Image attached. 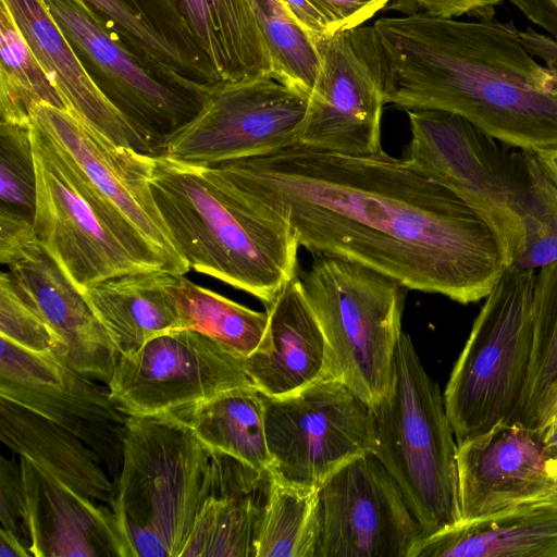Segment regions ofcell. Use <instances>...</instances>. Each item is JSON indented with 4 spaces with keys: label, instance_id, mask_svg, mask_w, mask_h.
Returning a JSON list of instances; mask_svg holds the SVG:
<instances>
[{
    "label": "cell",
    "instance_id": "d6a6232c",
    "mask_svg": "<svg viewBox=\"0 0 557 557\" xmlns=\"http://www.w3.org/2000/svg\"><path fill=\"white\" fill-rule=\"evenodd\" d=\"M160 75L185 89L207 84L197 65L143 10L136 0H85Z\"/></svg>",
    "mask_w": 557,
    "mask_h": 557
},
{
    "label": "cell",
    "instance_id": "7bdbcfd3",
    "mask_svg": "<svg viewBox=\"0 0 557 557\" xmlns=\"http://www.w3.org/2000/svg\"><path fill=\"white\" fill-rule=\"evenodd\" d=\"M557 41V0H508Z\"/></svg>",
    "mask_w": 557,
    "mask_h": 557
},
{
    "label": "cell",
    "instance_id": "7dc6e473",
    "mask_svg": "<svg viewBox=\"0 0 557 557\" xmlns=\"http://www.w3.org/2000/svg\"><path fill=\"white\" fill-rule=\"evenodd\" d=\"M542 443L548 457L557 462V420H553L541 433Z\"/></svg>",
    "mask_w": 557,
    "mask_h": 557
},
{
    "label": "cell",
    "instance_id": "f6af8a7d",
    "mask_svg": "<svg viewBox=\"0 0 557 557\" xmlns=\"http://www.w3.org/2000/svg\"><path fill=\"white\" fill-rule=\"evenodd\" d=\"M32 556L24 543L11 531L0 529V557Z\"/></svg>",
    "mask_w": 557,
    "mask_h": 557
},
{
    "label": "cell",
    "instance_id": "ba28073f",
    "mask_svg": "<svg viewBox=\"0 0 557 557\" xmlns=\"http://www.w3.org/2000/svg\"><path fill=\"white\" fill-rule=\"evenodd\" d=\"M535 274L507 267L474 320L443 393L457 445L510 422L521 399L533 350Z\"/></svg>",
    "mask_w": 557,
    "mask_h": 557
},
{
    "label": "cell",
    "instance_id": "5bb4252c",
    "mask_svg": "<svg viewBox=\"0 0 557 557\" xmlns=\"http://www.w3.org/2000/svg\"><path fill=\"white\" fill-rule=\"evenodd\" d=\"M30 137L37 174L35 232L78 290L153 270L123 245L53 139L32 119Z\"/></svg>",
    "mask_w": 557,
    "mask_h": 557
},
{
    "label": "cell",
    "instance_id": "681fc988",
    "mask_svg": "<svg viewBox=\"0 0 557 557\" xmlns=\"http://www.w3.org/2000/svg\"><path fill=\"white\" fill-rule=\"evenodd\" d=\"M555 472H556V478H557V462L555 465Z\"/></svg>",
    "mask_w": 557,
    "mask_h": 557
},
{
    "label": "cell",
    "instance_id": "5b68a950",
    "mask_svg": "<svg viewBox=\"0 0 557 557\" xmlns=\"http://www.w3.org/2000/svg\"><path fill=\"white\" fill-rule=\"evenodd\" d=\"M211 450L165 414L128 417L111 506L134 557H180L209 495Z\"/></svg>",
    "mask_w": 557,
    "mask_h": 557
},
{
    "label": "cell",
    "instance_id": "6da1fadb",
    "mask_svg": "<svg viewBox=\"0 0 557 557\" xmlns=\"http://www.w3.org/2000/svg\"><path fill=\"white\" fill-rule=\"evenodd\" d=\"M300 247L372 268L461 305L485 299L507 268L485 220L445 186L384 151L349 156L300 144L208 166Z\"/></svg>",
    "mask_w": 557,
    "mask_h": 557
},
{
    "label": "cell",
    "instance_id": "e0dca14e",
    "mask_svg": "<svg viewBox=\"0 0 557 557\" xmlns=\"http://www.w3.org/2000/svg\"><path fill=\"white\" fill-rule=\"evenodd\" d=\"M143 10L207 84L272 77L251 0H140Z\"/></svg>",
    "mask_w": 557,
    "mask_h": 557
},
{
    "label": "cell",
    "instance_id": "d6986e66",
    "mask_svg": "<svg viewBox=\"0 0 557 557\" xmlns=\"http://www.w3.org/2000/svg\"><path fill=\"white\" fill-rule=\"evenodd\" d=\"M27 545L35 557H134L108 505L97 504L20 457Z\"/></svg>",
    "mask_w": 557,
    "mask_h": 557
},
{
    "label": "cell",
    "instance_id": "836d02e7",
    "mask_svg": "<svg viewBox=\"0 0 557 557\" xmlns=\"http://www.w3.org/2000/svg\"><path fill=\"white\" fill-rule=\"evenodd\" d=\"M272 64V77L308 99L319 60L310 38L281 0H251Z\"/></svg>",
    "mask_w": 557,
    "mask_h": 557
},
{
    "label": "cell",
    "instance_id": "d590c367",
    "mask_svg": "<svg viewBox=\"0 0 557 557\" xmlns=\"http://www.w3.org/2000/svg\"><path fill=\"white\" fill-rule=\"evenodd\" d=\"M0 336L39 354L60 359L63 341L16 290L9 272L0 275Z\"/></svg>",
    "mask_w": 557,
    "mask_h": 557
},
{
    "label": "cell",
    "instance_id": "ac0fdd59",
    "mask_svg": "<svg viewBox=\"0 0 557 557\" xmlns=\"http://www.w3.org/2000/svg\"><path fill=\"white\" fill-rule=\"evenodd\" d=\"M457 467L461 521L539 500L557 482L541 434L513 422L459 444Z\"/></svg>",
    "mask_w": 557,
    "mask_h": 557
},
{
    "label": "cell",
    "instance_id": "484cf974",
    "mask_svg": "<svg viewBox=\"0 0 557 557\" xmlns=\"http://www.w3.org/2000/svg\"><path fill=\"white\" fill-rule=\"evenodd\" d=\"M0 438L13 453L79 494L113 505L114 483L102 468V459L90 447L53 422L3 397H0Z\"/></svg>",
    "mask_w": 557,
    "mask_h": 557
},
{
    "label": "cell",
    "instance_id": "44dd1931",
    "mask_svg": "<svg viewBox=\"0 0 557 557\" xmlns=\"http://www.w3.org/2000/svg\"><path fill=\"white\" fill-rule=\"evenodd\" d=\"M265 309L263 341L245 357L247 373L261 394L284 397L335 377L330 346L297 275Z\"/></svg>",
    "mask_w": 557,
    "mask_h": 557
},
{
    "label": "cell",
    "instance_id": "9a60e30c",
    "mask_svg": "<svg viewBox=\"0 0 557 557\" xmlns=\"http://www.w3.org/2000/svg\"><path fill=\"white\" fill-rule=\"evenodd\" d=\"M131 417L159 416L222 393L255 387L242 357L194 330H172L120 356L107 385Z\"/></svg>",
    "mask_w": 557,
    "mask_h": 557
},
{
    "label": "cell",
    "instance_id": "b9f144b4",
    "mask_svg": "<svg viewBox=\"0 0 557 557\" xmlns=\"http://www.w3.org/2000/svg\"><path fill=\"white\" fill-rule=\"evenodd\" d=\"M424 12L441 17H458L463 14L479 16L480 20H491L494 7L503 0H411Z\"/></svg>",
    "mask_w": 557,
    "mask_h": 557
},
{
    "label": "cell",
    "instance_id": "7a4b0ae2",
    "mask_svg": "<svg viewBox=\"0 0 557 557\" xmlns=\"http://www.w3.org/2000/svg\"><path fill=\"white\" fill-rule=\"evenodd\" d=\"M373 26L386 104L457 114L509 148L557 151V71L535 61L511 23L423 11Z\"/></svg>",
    "mask_w": 557,
    "mask_h": 557
},
{
    "label": "cell",
    "instance_id": "7402d4cb",
    "mask_svg": "<svg viewBox=\"0 0 557 557\" xmlns=\"http://www.w3.org/2000/svg\"><path fill=\"white\" fill-rule=\"evenodd\" d=\"M65 110L117 145L156 157L107 97L58 27L44 0H5Z\"/></svg>",
    "mask_w": 557,
    "mask_h": 557
},
{
    "label": "cell",
    "instance_id": "4fadbf2b",
    "mask_svg": "<svg viewBox=\"0 0 557 557\" xmlns=\"http://www.w3.org/2000/svg\"><path fill=\"white\" fill-rule=\"evenodd\" d=\"M308 99L271 77L208 84L196 115L164 144L197 166L267 156L299 143Z\"/></svg>",
    "mask_w": 557,
    "mask_h": 557
},
{
    "label": "cell",
    "instance_id": "74e56055",
    "mask_svg": "<svg viewBox=\"0 0 557 557\" xmlns=\"http://www.w3.org/2000/svg\"><path fill=\"white\" fill-rule=\"evenodd\" d=\"M0 491L1 528L13 532L28 549L25 530V499L20 463L17 466L4 457L1 458L0 466Z\"/></svg>",
    "mask_w": 557,
    "mask_h": 557
},
{
    "label": "cell",
    "instance_id": "8992f818",
    "mask_svg": "<svg viewBox=\"0 0 557 557\" xmlns=\"http://www.w3.org/2000/svg\"><path fill=\"white\" fill-rule=\"evenodd\" d=\"M313 256L297 276L330 346L335 377L373 408L391 386L408 288L359 262Z\"/></svg>",
    "mask_w": 557,
    "mask_h": 557
},
{
    "label": "cell",
    "instance_id": "60d3db41",
    "mask_svg": "<svg viewBox=\"0 0 557 557\" xmlns=\"http://www.w3.org/2000/svg\"><path fill=\"white\" fill-rule=\"evenodd\" d=\"M283 5L314 47L336 32L333 24L311 0H281Z\"/></svg>",
    "mask_w": 557,
    "mask_h": 557
},
{
    "label": "cell",
    "instance_id": "f35d334b",
    "mask_svg": "<svg viewBox=\"0 0 557 557\" xmlns=\"http://www.w3.org/2000/svg\"><path fill=\"white\" fill-rule=\"evenodd\" d=\"M41 244L35 232L34 221L0 212V262L11 265L25 258Z\"/></svg>",
    "mask_w": 557,
    "mask_h": 557
},
{
    "label": "cell",
    "instance_id": "52a82bcc",
    "mask_svg": "<svg viewBox=\"0 0 557 557\" xmlns=\"http://www.w3.org/2000/svg\"><path fill=\"white\" fill-rule=\"evenodd\" d=\"M407 114L410 139L403 159L474 209L496 235L507 267L515 265L527 248V152L503 145L454 113Z\"/></svg>",
    "mask_w": 557,
    "mask_h": 557
},
{
    "label": "cell",
    "instance_id": "ee69618b",
    "mask_svg": "<svg viewBox=\"0 0 557 557\" xmlns=\"http://www.w3.org/2000/svg\"><path fill=\"white\" fill-rule=\"evenodd\" d=\"M519 37L533 57H540L546 61L548 67L557 71V41L554 38L539 34L532 28L519 30Z\"/></svg>",
    "mask_w": 557,
    "mask_h": 557
},
{
    "label": "cell",
    "instance_id": "83f0119b",
    "mask_svg": "<svg viewBox=\"0 0 557 557\" xmlns=\"http://www.w3.org/2000/svg\"><path fill=\"white\" fill-rule=\"evenodd\" d=\"M532 315L530 369L510 422L541 434L557 411V259L535 274Z\"/></svg>",
    "mask_w": 557,
    "mask_h": 557
},
{
    "label": "cell",
    "instance_id": "c3c4849f",
    "mask_svg": "<svg viewBox=\"0 0 557 557\" xmlns=\"http://www.w3.org/2000/svg\"><path fill=\"white\" fill-rule=\"evenodd\" d=\"M539 500H548V502L557 503V482H556V485L553 488V491L548 495H546L545 497H543Z\"/></svg>",
    "mask_w": 557,
    "mask_h": 557
},
{
    "label": "cell",
    "instance_id": "8fae6325",
    "mask_svg": "<svg viewBox=\"0 0 557 557\" xmlns=\"http://www.w3.org/2000/svg\"><path fill=\"white\" fill-rule=\"evenodd\" d=\"M262 397L268 473L285 482L321 487L341 467L374 449L372 408L336 377L293 395Z\"/></svg>",
    "mask_w": 557,
    "mask_h": 557
},
{
    "label": "cell",
    "instance_id": "e575fe53",
    "mask_svg": "<svg viewBox=\"0 0 557 557\" xmlns=\"http://www.w3.org/2000/svg\"><path fill=\"white\" fill-rule=\"evenodd\" d=\"M37 174L30 125L0 122V212L34 221Z\"/></svg>",
    "mask_w": 557,
    "mask_h": 557
},
{
    "label": "cell",
    "instance_id": "bcb514c9",
    "mask_svg": "<svg viewBox=\"0 0 557 557\" xmlns=\"http://www.w3.org/2000/svg\"><path fill=\"white\" fill-rule=\"evenodd\" d=\"M534 156L541 172L557 196V151H542Z\"/></svg>",
    "mask_w": 557,
    "mask_h": 557
},
{
    "label": "cell",
    "instance_id": "f1b7e54d",
    "mask_svg": "<svg viewBox=\"0 0 557 557\" xmlns=\"http://www.w3.org/2000/svg\"><path fill=\"white\" fill-rule=\"evenodd\" d=\"M267 488L211 491L180 557H257Z\"/></svg>",
    "mask_w": 557,
    "mask_h": 557
},
{
    "label": "cell",
    "instance_id": "277c9868",
    "mask_svg": "<svg viewBox=\"0 0 557 557\" xmlns=\"http://www.w3.org/2000/svg\"><path fill=\"white\" fill-rule=\"evenodd\" d=\"M372 411V453L397 483L424 536L459 523L458 445L444 395L404 332L389 389Z\"/></svg>",
    "mask_w": 557,
    "mask_h": 557
},
{
    "label": "cell",
    "instance_id": "f546056e",
    "mask_svg": "<svg viewBox=\"0 0 557 557\" xmlns=\"http://www.w3.org/2000/svg\"><path fill=\"white\" fill-rule=\"evenodd\" d=\"M269 474L257 557H317L322 529L320 487Z\"/></svg>",
    "mask_w": 557,
    "mask_h": 557
},
{
    "label": "cell",
    "instance_id": "3957f363",
    "mask_svg": "<svg viewBox=\"0 0 557 557\" xmlns=\"http://www.w3.org/2000/svg\"><path fill=\"white\" fill-rule=\"evenodd\" d=\"M150 187L190 270L270 305L298 273L290 226L242 199L209 168L154 157Z\"/></svg>",
    "mask_w": 557,
    "mask_h": 557
},
{
    "label": "cell",
    "instance_id": "ffe728a7",
    "mask_svg": "<svg viewBox=\"0 0 557 557\" xmlns=\"http://www.w3.org/2000/svg\"><path fill=\"white\" fill-rule=\"evenodd\" d=\"M8 268L18 294L63 341L59 360L108 385L120 355L62 268L41 245Z\"/></svg>",
    "mask_w": 557,
    "mask_h": 557
},
{
    "label": "cell",
    "instance_id": "cb8c5ba5",
    "mask_svg": "<svg viewBox=\"0 0 557 557\" xmlns=\"http://www.w3.org/2000/svg\"><path fill=\"white\" fill-rule=\"evenodd\" d=\"M408 557H557V503L519 504L421 537Z\"/></svg>",
    "mask_w": 557,
    "mask_h": 557
},
{
    "label": "cell",
    "instance_id": "30bf717a",
    "mask_svg": "<svg viewBox=\"0 0 557 557\" xmlns=\"http://www.w3.org/2000/svg\"><path fill=\"white\" fill-rule=\"evenodd\" d=\"M44 1L98 86L160 156L199 111L205 87L191 91L164 78L85 0Z\"/></svg>",
    "mask_w": 557,
    "mask_h": 557
},
{
    "label": "cell",
    "instance_id": "2e32d148",
    "mask_svg": "<svg viewBox=\"0 0 557 557\" xmlns=\"http://www.w3.org/2000/svg\"><path fill=\"white\" fill-rule=\"evenodd\" d=\"M317 557H408L424 532L389 472L369 451L320 487Z\"/></svg>",
    "mask_w": 557,
    "mask_h": 557
},
{
    "label": "cell",
    "instance_id": "ab89813d",
    "mask_svg": "<svg viewBox=\"0 0 557 557\" xmlns=\"http://www.w3.org/2000/svg\"><path fill=\"white\" fill-rule=\"evenodd\" d=\"M391 0H311L336 32L362 26Z\"/></svg>",
    "mask_w": 557,
    "mask_h": 557
},
{
    "label": "cell",
    "instance_id": "4dcf8cb0",
    "mask_svg": "<svg viewBox=\"0 0 557 557\" xmlns=\"http://www.w3.org/2000/svg\"><path fill=\"white\" fill-rule=\"evenodd\" d=\"M182 330H194L247 357L262 343L268 312L256 311L177 274L172 287Z\"/></svg>",
    "mask_w": 557,
    "mask_h": 557
},
{
    "label": "cell",
    "instance_id": "1f68e13d",
    "mask_svg": "<svg viewBox=\"0 0 557 557\" xmlns=\"http://www.w3.org/2000/svg\"><path fill=\"white\" fill-rule=\"evenodd\" d=\"M0 117L1 122L29 126L38 103L64 109L5 0H0Z\"/></svg>",
    "mask_w": 557,
    "mask_h": 557
},
{
    "label": "cell",
    "instance_id": "9c48e42d",
    "mask_svg": "<svg viewBox=\"0 0 557 557\" xmlns=\"http://www.w3.org/2000/svg\"><path fill=\"white\" fill-rule=\"evenodd\" d=\"M30 119L55 143L123 245L153 270L185 275L150 187L154 157L121 146L76 114L48 103Z\"/></svg>",
    "mask_w": 557,
    "mask_h": 557
},
{
    "label": "cell",
    "instance_id": "d4e9b609",
    "mask_svg": "<svg viewBox=\"0 0 557 557\" xmlns=\"http://www.w3.org/2000/svg\"><path fill=\"white\" fill-rule=\"evenodd\" d=\"M175 273L150 270L116 275L89 286L84 297L120 356L182 330L172 287Z\"/></svg>",
    "mask_w": 557,
    "mask_h": 557
},
{
    "label": "cell",
    "instance_id": "7c38bea8",
    "mask_svg": "<svg viewBox=\"0 0 557 557\" xmlns=\"http://www.w3.org/2000/svg\"><path fill=\"white\" fill-rule=\"evenodd\" d=\"M315 49L319 65L298 144L349 156L383 152L387 62L375 27L337 32Z\"/></svg>",
    "mask_w": 557,
    "mask_h": 557
},
{
    "label": "cell",
    "instance_id": "f907efd6",
    "mask_svg": "<svg viewBox=\"0 0 557 557\" xmlns=\"http://www.w3.org/2000/svg\"><path fill=\"white\" fill-rule=\"evenodd\" d=\"M553 420H557V411H556V414H555V417H554V419H553Z\"/></svg>",
    "mask_w": 557,
    "mask_h": 557
},
{
    "label": "cell",
    "instance_id": "8d00e7d4",
    "mask_svg": "<svg viewBox=\"0 0 557 557\" xmlns=\"http://www.w3.org/2000/svg\"><path fill=\"white\" fill-rule=\"evenodd\" d=\"M0 381L22 386L58 383L62 363L52 354H39L0 336Z\"/></svg>",
    "mask_w": 557,
    "mask_h": 557
},
{
    "label": "cell",
    "instance_id": "603a6c76",
    "mask_svg": "<svg viewBox=\"0 0 557 557\" xmlns=\"http://www.w3.org/2000/svg\"><path fill=\"white\" fill-rule=\"evenodd\" d=\"M0 397L75 435L102 459L109 471L119 474L129 416L114 403L108 387L62 363L58 383L22 386L0 381Z\"/></svg>",
    "mask_w": 557,
    "mask_h": 557
},
{
    "label": "cell",
    "instance_id": "4316f807",
    "mask_svg": "<svg viewBox=\"0 0 557 557\" xmlns=\"http://www.w3.org/2000/svg\"><path fill=\"white\" fill-rule=\"evenodd\" d=\"M164 414L188 428L208 449L270 471L263 397L256 387L232 389Z\"/></svg>",
    "mask_w": 557,
    "mask_h": 557
}]
</instances>
